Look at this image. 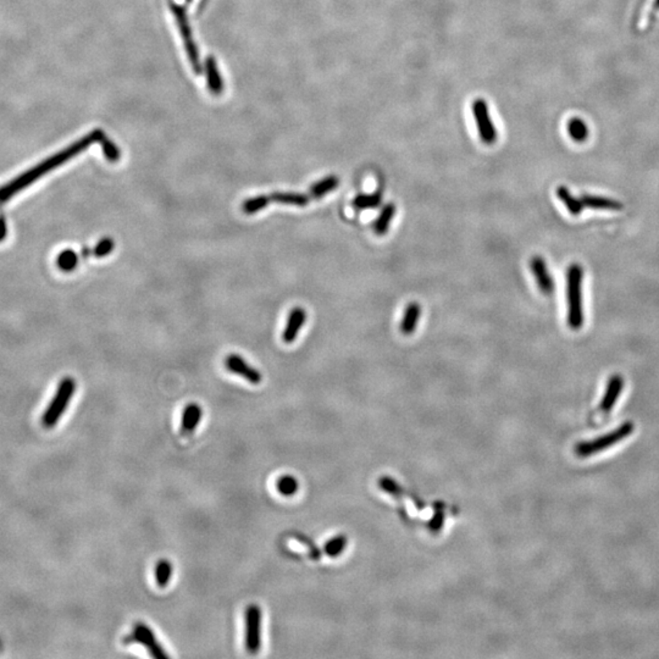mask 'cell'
Returning <instances> with one entry per match:
<instances>
[{
	"label": "cell",
	"mask_w": 659,
	"mask_h": 659,
	"mask_svg": "<svg viewBox=\"0 0 659 659\" xmlns=\"http://www.w3.org/2000/svg\"><path fill=\"white\" fill-rule=\"evenodd\" d=\"M306 320V313L303 308L297 306L295 309H292L290 316H288V319H287L286 327H285V331L282 334V339L286 343L295 342Z\"/></svg>",
	"instance_id": "obj_12"
},
{
	"label": "cell",
	"mask_w": 659,
	"mask_h": 659,
	"mask_svg": "<svg viewBox=\"0 0 659 659\" xmlns=\"http://www.w3.org/2000/svg\"><path fill=\"white\" fill-rule=\"evenodd\" d=\"M530 270L533 272L535 281L538 283V290L545 296H551L556 291V282L553 275L549 272L547 262L540 256H533L530 259Z\"/></svg>",
	"instance_id": "obj_9"
},
{
	"label": "cell",
	"mask_w": 659,
	"mask_h": 659,
	"mask_svg": "<svg viewBox=\"0 0 659 659\" xmlns=\"http://www.w3.org/2000/svg\"><path fill=\"white\" fill-rule=\"evenodd\" d=\"M174 567L172 563L168 559H161L156 567V582L158 586L164 588L169 585L170 580L172 577Z\"/></svg>",
	"instance_id": "obj_23"
},
{
	"label": "cell",
	"mask_w": 659,
	"mask_h": 659,
	"mask_svg": "<svg viewBox=\"0 0 659 659\" xmlns=\"http://www.w3.org/2000/svg\"><path fill=\"white\" fill-rule=\"evenodd\" d=\"M170 8L172 10V13L175 15V19H176V22H177V26H179V32H181V36L184 38V49L187 52V55H188L189 61H191V65L193 68V71L195 73V75H202L203 73V66L200 64V60H199V53L198 48L195 45V42H194L193 36H192V29H191V26L188 24V17H187V14H186V10H184V6H181L179 4H172L170 5Z\"/></svg>",
	"instance_id": "obj_5"
},
{
	"label": "cell",
	"mask_w": 659,
	"mask_h": 659,
	"mask_svg": "<svg viewBox=\"0 0 659 659\" xmlns=\"http://www.w3.org/2000/svg\"><path fill=\"white\" fill-rule=\"evenodd\" d=\"M270 199L272 202L296 205V207H306L309 204L308 195L303 193H295V192H275L270 195Z\"/></svg>",
	"instance_id": "obj_21"
},
{
	"label": "cell",
	"mask_w": 659,
	"mask_h": 659,
	"mask_svg": "<svg viewBox=\"0 0 659 659\" xmlns=\"http://www.w3.org/2000/svg\"><path fill=\"white\" fill-rule=\"evenodd\" d=\"M473 115L475 117L476 126L481 141L485 145H494L497 141V130L490 117V110L484 99H476L473 103Z\"/></svg>",
	"instance_id": "obj_8"
},
{
	"label": "cell",
	"mask_w": 659,
	"mask_h": 659,
	"mask_svg": "<svg viewBox=\"0 0 659 659\" xmlns=\"http://www.w3.org/2000/svg\"><path fill=\"white\" fill-rule=\"evenodd\" d=\"M272 202L270 197L267 195H257L249 198L243 203V212L246 214H256L260 212L264 208H267V204Z\"/></svg>",
	"instance_id": "obj_26"
},
{
	"label": "cell",
	"mask_w": 659,
	"mask_h": 659,
	"mask_svg": "<svg viewBox=\"0 0 659 659\" xmlns=\"http://www.w3.org/2000/svg\"><path fill=\"white\" fill-rule=\"evenodd\" d=\"M582 204L585 208L595 209V210H608V212H621L624 205L616 199L608 198L596 194L584 193L582 197Z\"/></svg>",
	"instance_id": "obj_13"
},
{
	"label": "cell",
	"mask_w": 659,
	"mask_h": 659,
	"mask_svg": "<svg viewBox=\"0 0 659 659\" xmlns=\"http://www.w3.org/2000/svg\"><path fill=\"white\" fill-rule=\"evenodd\" d=\"M341 546L342 543L339 540H334V541H330L327 545H326V553H329L331 556H334L341 551Z\"/></svg>",
	"instance_id": "obj_29"
},
{
	"label": "cell",
	"mask_w": 659,
	"mask_h": 659,
	"mask_svg": "<svg viewBox=\"0 0 659 659\" xmlns=\"http://www.w3.org/2000/svg\"><path fill=\"white\" fill-rule=\"evenodd\" d=\"M262 621L260 607L249 605L244 616V645L248 653L257 655L262 649Z\"/></svg>",
	"instance_id": "obj_6"
},
{
	"label": "cell",
	"mask_w": 659,
	"mask_h": 659,
	"mask_svg": "<svg viewBox=\"0 0 659 659\" xmlns=\"http://www.w3.org/2000/svg\"><path fill=\"white\" fill-rule=\"evenodd\" d=\"M205 73H207V81H208V87L214 94H221L223 89V78L219 73L216 61L213 57L207 59L205 61Z\"/></svg>",
	"instance_id": "obj_18"
},
{
	"label": "cell",
	"mask_w": 659,
	"mask_h": 659,
	"mask_svg": "<svg viewBox=\"0 0 659 659\" xmlns=\"http://www.w3.org/2000/svg\"><path fill=\"white\" fill-rule=\"evenodd\" d=\"M584 269L580 264L572 262L567 272V321L574 331L582 329L585 323L584 314Z\"/></svg>",
	"instance_id": "obj_2"
},
{
	"label": "cell",
	"mask_w": 659,
	"mask_h": 659,
	"mask_svg": "<svg viewBox=\"0 0 659 659\" xmlns=\"http://www.w3.org/2000/svg\"><path fill=\"white\" fill-rule=\"evenodd\" d=\"M101 145H102L103 153H104V156H105L108 161L110 163H117L120 159V156H121V153H120V149L117 148V145L110 141L107 136L103 138Z\"/></svg>",
	"instance_id": "obj_27"
},
{
	"label": "cell",
	"mask_w": 659,
	"mask_h": 659,
	"mask_svg": "<svg viewBox=\"0 0 659 659\" xmlns=\"http://www.w3.org/2000/svg\"><path fill=\"white\" fill-rule=\"evenodd\" d=\"M339 186V177L334 176V175H330V176H326L324 179L313 184L311 189H309V193H311V198L320 199L325 197L326 194L331 193Z\"/></svg>",
	"instance_id": "obj_19"
},
{
	"label": "cell",
	"mask_w": 659,
	"mask_h": 659,
	"mask_svg": "<svg viewBox=\"0 0 659 659\" xmlns=\"http://www.w3.org/2000/svg\"><path fill=\"white\" fill-rule=\"evenodd\" d=\"M568 133L577 143L585 142L588 137V127L582 119L572 117L568 121Z\"/></svg>",
	"instance_id": "obj_22"
},
{
	"label": "cell",
	"mask_w": 659,
	"mask_h": 659,
	"mask_svg": "<svg viewBox=\"0 0 659 659\" xmlns=\"http://www.w3.org/2000/svg\"><path fill=\"white\" fill-rule=\"evenodd\" d=\"M59 269L65 272H73L78 264V256L71 249H66L59 254L57 260Z\"/></svg>",
	"instance_id": "obj_24"
},
{
	"label": "cell",
	"mask_w": 659,
	"mask_h": 659,
	"mask_svg": "<svg viewBox=\"0 0 659 659\" xmlns=\"http://www.w3.org/2000/svg\"><path fill=\"white\" fill-rule=\"evenodd\" d=\"M557 197L563 204L564 207L567 208L569 214H572L574 216H577L584 212V204H582V199L577 198L574 194L570 192V189L565 187V186H559L557 191Z\"/></svg>",
	"instance_id": "obj_17"
},
{
	"label": "cell",
	"mask_w": 659,
	"mask_h": 659,
	"mask_svg": "<svg viewBox=\"0 0 659 659\" xmlns=\"http://www.w3.org/2000/svg\"><path fill=\"white\" fill-rule=\"evenodd\" d=\"M624 388V378L619 373L612 375L608 383H607L606 392L602 398L600 403V409L603 413L612 412V409L616 406L618 398L623 392Z\"/></svg>",
	"instance_id": "obj_11"
},
{
	"label": "cell",
	"mask_w": 659,
	"mask_h": 659,
	"mask_svg": "<svg viewBox=\"0 0 659 659\" xmlns=\"http://www.w3.org/2000/svg\"><path fill=\"white\" fill-rule=\"evenodd\" d=\"M383 203V194L381 192H373V193H362L354 197L352 200V207L355 210H369V209H376Z\"/></svg>",
	"instance_id": "obj_20"
},
{
	"label": "cell",
	"mask_w": 659,
	"mask_h": 659,
	"mask_svg": "<svg viewBox=\"0 0 659 659\" xmlns=\"http://www.w3.org/2000/svg\"><path fill=\"white\" fill-rule=\"evenodd\" d=\"M104 137H105L104 131L94 130L91 133H88L87 136L83 137L77 142H75L71 146H68L66 149L59 151L58 154L50 156L37 166H34L29 171L20 175L16 179L10 181L9 184L1 186L0 187V203L8 202L11 197H14L15 194H17L22 189L29 187V184H34L44 175L48 174L49 171L57 169L60 165L65 164L73 156H78L80 153H82L84 149H87L88 147L93 145V143H101Z\"/></svg>",
	"instance_id": "obj_1"
},
{
	"label": "cell",
	"mask_w": 659,
	"mask_h": 659,
	"mask_svg": "<svg viewBox=\"0 0 659 659\" xmlns=\"http://www.w3.org/2000/svg\"><path fill=\"white\" fill-rule=\"evenodd\" d=\"M76 391V383L71 378H65L59 383L58 390L54 396L52 402L49 403L47 410L42 417V424L45 429H52L58 424L63 417L64 413L68 409V403L71 401Z\"/></svg>",
	"instance_id": "obj_3"
},
{
	"label": "cell",
	"mask_w": 659,
	"mask_h": 659,
	"mask_svg": "<svg viewBox=\"0 0 659 659\" xmlns=\"http://www.w3.org/2000/svg\"><path fill=\"white\" fill-rule=\"evenodd\" d=\"M397 208L393 203H387L378 214V218L373 221V231L378 236H385L390 230L393 218L396 215Z\"/></svg>",
	"instance_id": "obj_16"
},
{
	"label": "cell",
	"mask_w": 659,
	"mask_h": 659,
	"mask_svg": "<svg viewBox=\"0 0 659 659\" xmlns=\"http://www.w3.org/2000/svg\"><path fill=\"white\" fill-rule=\"evenodd\" d=\"M655 9L659 10V0H655Z\"/></svg>",
	"instance_id": "obj_31"
},
{
	"label": "cell",
	"mask_w": 659,
	"mask_h": 659,
	"mask_svg": "<svg viewBox=\"0 0 659 659\" xmlns=\"http://www.w3.org/2000/svg\"><path fill=\"white\" fill-rule=\"evenodd\" d=\"M203 417V409L197 404V403H189L187 407L184 408L182 413V420H181V431L184 435H189L198 427L199 422Z\"/></svg>",
	"instance_id": "obj_15"
},
{
	"label": "cell",
	"mask_w": 659,
	"mask_h": 659,
	"mask_svg": "<svg viewBox=\"0 0 659 659\" xmlns=\"http://www.w3.org/2000/svg\"><path fill=\"white\" fill-rule=\"evenodd\" d=\"M124 642L145 646L149 652V655L154 658L161 659L169 657V655L165 652L164 647L156 639L154 631L151 630V628L145 623H137L131 634L125 637Z\"/></svg>",
	"instance_id": "obj_7"
},
{
	"label": "cell",
	"mask_w": 659,
	"mask_h": 659,
	"mask_svg": "<svg viewBox=\"0 0 659 659\" xmlns=\"http://www.w3.org/2000/svg\"><path fill=\"white\" fill-rule=\"evenodd\" d=\"M225 366H226L228 371L242 376L243 378H246L247 381L253 383V385L262 383V376L260 371H258L253 366H251L241 355L230 354L228 358L225 359Z\"/></svg>",
	"instance_id": "obj_10"
},
{
	"label": "cell",
	"mask_w": 659,
	"mask_h": 659,
	"mask_svg": "<svg viewBox=\"0 0 659 659\" xmlns=\"http://www.w3.org/2000/svg\"><path fill=\"white\" fill-rule=\"evenodd\" d=\"M115 248V242L112 238L105 237L97 243V246L92 249V256L96 258H104L109 256Z\"/></svg>",
	"instance_id": "obj_28"
},
{
	"label": "cell",
	"mask_w": 659,
	"mask_h": 659,
	"mask_svg": "<svg viewBox=\"0 0 659 659\" xmlns=\"http://www.w3.org/2000/svg\"><path fill=\"white\" fill-rule=\"evenodd\" d=\"M276 489L282 496L291 497V496L296 494L297 491L299 489V484H298V481H297L293 476H281V477L276 481Z\"/></svg>",
	"instance_id": "obj_25"
},
{
	"label": "cell",
	"mask_w": 659,
	"mask_h": 659,
	"mask_svg": "<svg viewBox=\"0 0 659 659\" xmlns=\"http://www.w3.org/2000/svg\"><path fill=\"white\" fill-rule=\"evenodd\" d=\"M634 422H626L616 429L614 431L608 432L605 436L598 437L592 441L580 442L575 447V453L579 457L593 456L597 452L605 451L609 447L614 446L616 442H621L634 432Z\"/></svg>",
	"instance_id": "obj_4"
},
{
	"label": "cell",
	"mask_w": 659,
	"mask_h": 659,
	"mask_svg": "<svg viewBox=\"0 0 659 659\" xmlns=\"http://www.w3.org/2000/svg\"><path fill=\"white\" fill-rule=\"evenodd\" d=\"M420 316H422V306L417 302H412L409 303L406 309H404V313H403L402 321H401V326H399V330L403 334L406 336H410V334H414L417 331V324L420 321Z\"/></svg>",
	"instance_id": "obj_14"
},
{
	"label": "cell",
	"mask_w": 659,
	"mask_h": 659,
	"mask_svg": "<svg viewBox=\"0 0 659 659\" xmlns=\"http://www.w3.org/2000/svg\"><path fill=\"white\" fill-rule=\"evenodd\" d=\"M8 235V225L4 218H0V242H3Z\"/></svg>",
	"instance_id": "obj_30"
}]
</instances>
